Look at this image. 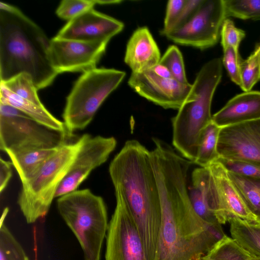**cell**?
I'll list each match as a JSON object with an SVG mask.
<instances>
[{"label": "cell", "mask_w": 260, "mask_h": 260, "mask_svg": "<svg viewBox=\"0 0 260 260\" xmlns=\"http://www.w3.org/2000/svg\"><path fill=\"white\" fill-rule=\"evenodd\" d=\"M188 192L191 205L197 214L208 224H220L200 191L192 186L188 189Z\"/></svg>", "instance_id": "cell-33"}, {"label": "cell", "mask_w": 260, "mask_h": 260, "mask_svg": "<svg viewBox=\"0 0 260 260\" xmlns=\"http://www.w3.org/2000/svg\"><path fill=\"white\" fill-rule=\"evenodd\" d=\"M230 172L260 183V166L248 162L218 158Z\"/></svg>", "instance_id": "cell-32"}, {"label": "cell", "mask_w": 260, "mask_h": 260, "mask_svg": "<svg viewBox=\"0 0 260 260\" xmlns=\"http://www.w3.org/2000/svg\"><path fill=\"white\" fill-rule=\"evenodd\" d=\"M109 174L142 239L148 260H155L161 220L150 151L136 140L127 141L111 161Z\"/></svg>", "instance_id": "cell-2"}, {"label": "cell", "mask_w": 260, "mask_h": 260, "mask_svg": "<svg viewBox=\"0 0 260 260\" xmlns=\"http://www.w3.org/2000/svg\"><path fill=\"white\" fill-rule=\"evenodd\" d=\"M228 174L246 207L260 224V183L229 171Z\"/></svg>", "instance_id": "cell-23"}, {"label": "cell", "mask_w": 260, "mask_h": 260, "mask_svg": "<svg viewBox=\"0 0 260 260\" xmlns=\"http://www.w3.org/2000/svg\"><path fill=\"white\" fill-rule=\"evenodd\" d=\"M260 119V91H244L234 96L212 117L220 128Z\"/></svg>", "instance_id": "cell-18"}, {"label": "cell", "mask_w": 260, "mask_h": 260, "mask_svg": "<svg viewBox=\"0 0 260 260\" xmlns=\"http://www.w3.org/2000/svg\"><path fill=\"white\" fill-rule=\"evenodd\" d=\"M220 37L223 49L231 47L239 54L240 45L245 37L243 30L237 27L232 20L226 18L222 24Z\"/></svg>", "instance_id": "cell-31"}, {"label": "cell", "mask_w": 260, "mask_h": 260, "mask_svg": "<svg viewBox=\"0 0 260 260\" xmlns=\"http://www.w3.org/2000/svg\"><path fill=\"white\" fill-rule=\"evenodd\" d=\"M240 260H260V257H256L251 255L243 248L241 252Z\"/></svg>", "instance_id": "cell-39"}, {"label": "cell", "mask_w": 260, "mask_h": 260, "mask_svg": "<svg viewBox=\"0 0 260 260\" xmlns=\"http://www.w3.org/2000/svg\"><path fill=\"white\" fill-rule=\"evenodd\" d=\"M159 63L168 68L174 79L183 84H190L186 75L182 54L176 46L171 45L167 48Z\"/></svg>", "instance_id": "cell-28"}, {"label": "cell", "mask_w": 260, "mask_h": 260, "mask_svg": "<svg viewBox=\"0 0 260 260\" xmlns=\"http://www.w3.org/2000/svg\"><path fill=\"white\" fill-rule=\"evenodd\" d=\"M229 222L233 239L251 255L260 257V224L236 217Z\"/></svg>", "instance_id": "cell-21"}, {"label": "cell", "mask_w": 260, "mask_h": 260, "mask_svg": "<svg viewBox=\"0 0 260 260\" xmlns=\"http://www.w3.org/2000/svg\"><path fill=\"white\" fill-rule=\"evenodd\" d=\"M0 102L12 106L40 124L69 137L63 122L55 117L44 105L39 106L22 99L2 84L0 85Z\"/></svg>", "instance_id": "cell-19"}, {"label": "cell", "mask_w": 260, "mask_h": 260, "mask_svg": "<svg viewBox=\"0 0 260 260\" xmlns=\"http://www.w3.org/2000/svg\"><path fill=\"white\" fill-rule=\"evenodd\" d=\"M151 161L161 211L155 260H204L226 235L191 205L187 178L192 162L174 150L156 153Z\"/></svg>", "instance_id": "cell-1"}, {"label": "cell", "mask_w": 260, "mask_h": 260, "mask_svg": "<svg viewBox=\"0 0 260 260\" xmlns=\"http://www.w3.org/2000/svg\"><path fill=\"white\" fill-rule=\"evenodd\" d=\"M222 59L204 64L192 84L190 92L172 120V144L182 156L194 162L201 134L212 121L211 104L222 76Z\"/></svg>", "instance_id": "cell-4"}, {"label": "cell", "mask_w": 260, "mask_h": 260, "mask_svg": "<svg viewBox=\"0 0 260 260\" xmlns=\"http://www.w3.org/2000/svg\"><path fill=\"white\" fill-rule=\"evenodd\" d=\"M215 189L216 210L215 216L221 224L233 217L258 223L249 211L240 193L231 180L228 171L218 160L208 167Z\"/></svg>", "instance_id": "cell-16"}, {"label": "cell", "mask_w": 260, "mask_h": 260, "mask_svg": "<svg viewBox=\"0 0 260 260\" xmlns=\"http://www.w3.org/2000/svg\"><path fill=\"white\" fill-rule=\"evenodd\" d=\"M223 55L222 58L223 66L225 68L231 80L241 87L242 84L241 76V62L242 59L231 47L223 49Z\"/></svg>", "instance_id": "cell-34"}, {"label": "cell", "mask_w": 260, "mask_h": 260, "mask_svg": "<svg viewBox=\"0 0 260 260\" xmlns=\"http://www.w3.org/2000/svg\"><path fill=\"white\" fill-rule=\"evenodd\" d=\"M225 15L239 19H260V0H223Z\"/></svg>", "instance_id": "cell-26"}, {"label": "cell", "mask_w": 260, "mask_h": 260, "mask_svg": "<svg viewBox=\"0 0 260 260\" xmlns=\"http://www.w3.org/2000/svg\"><path fill=\"white\" fill-rule=\"evenodd\" d=\"M56 205L79 241L84 260H100L109 225L103 199L89 189H77L57 198Z\"/></svg>", "instance_id": "cell-5"}, {"label": "cell", "mask_w": 260, "mask_h": 260, "mask_svg": "<svg viewBox=\"0 0 260 260\" xmlns=\"http://www.w3.org/2000/svg\"><path fill=\"white\" fill-rule=\"evenodd\" d=\"M203 2V0H185L180 16L173 30L181 27L188 21L196 13Z\"/></svg>", "instance_id": "cell-36"}, {"label": "cell", "mask_w": 260, "mask_h": 260, "mask_svg": "<svg viewBox=\"0 0 260 260\" xmlns=\"http://www.w3.org/2000/svg\"><path fill=\"white\" fill-rule=\"evenodd\" d=\"M242 247L233 239L226 236L220 241L204 260H240Z\"/></svg>", "instance_id": "cell-29"}, {"label": "cell", "mask_w": 260, "mask_h": 260, "mask_svg": "<svg viewBox=\"0 0 260 260\" xmlns=\"http://www.w3.org/2000/svg\"><path fill=\"white\" fill-rule=\"evenodd\" d=\"M123 27L122 22L92 8L68 21L55 37L108 43Z\"/></svg>", "instance_id": "cell-15"}, {"label": "cell", "mask_w": 260, "mask_h": 260, "mask_svg": "<svg viewBox=\"0 0 260 260\" xmlns=\"http://www.w3.org/2000/svg\"><path fill=\"white\" fill-rule=\"evenodd\" d=\"M260 44L245 60L241 62V89L249 91L260 80Z\"/></svg>", "instance_id": "cell-27"}, {"label": "cell", "mask_w": 260, "mask_h": 260, "mask_svg": "<svg viewBox=\"0 0 260 260\" xmlns=\"http://www.w3.org/2000/svg\"><path fill=\"white\" fill-rule=\"evenodd\" d=\"M151 70L159 77L165 78L174 79L168 68L159 62L153 67Z\"/></svg>", "instance_id": "cell-38"}, {"label": "cell", "mask_w": 260, "mask_h": 260, "mask_svg": "<svg viewBox=\"0 0 260 260\" xmlns=\"http://www.w3.org/2000/svg\"><path fill=\"white\" fill-rule=\"evenodd\" d=\"M95 0H63L57 7L56 14L68 21L85 11L93 8Z\"/></svg>", "instance_id": "cell-30"}, {"label": "cell", "mask_w": 260, "mask_h": 260, "mask_svg": "<svg viewBox=\"0 0 260 260\" xmlns=\"http://www.w3.org/2000/svg\"><path fill=\"white\" fill-rule=\"evenodd\" d=\"M116 144V140L113 137H92L86 134L68 173L57 190L55 198L77 190L93 170L107 161Z\"/></svg>", "instance_id": "cell-11"}, {"label": "cell", "mask_w": 260, "mask_h": 260, "mask_svg": "<svg viewBox=\"0 0 260 260\" xmlns=\"http://www.w3.org/2000/svg\"><path fill=\"white\" fill-rule=\"evenodd\" d=\"M226 18L223 0H203L188 21L165 36L176 44L206 49L217 44Z\"/></svg>", "instance_id": "cell-9"}, {"label": "cell", "mask_w": 260, "mask_h": 260, "mask_svg": "<svg viewBox=\"0 0 260 260\" xmlns=\"http://www.w3.org/2000/svg\"><path fill=\"white\" fill-rule=\"evenodd\" d=\"M8 212V208H6L1 218L0 260H29L22 247L5 223Z\"/></svg>", "instance_id": "cell-24"}, {"label": "cell", "mask_w": 260, "mask_h": 260, "mask_svg": "<svg viewBox=\"0 0 260 260\" xmlns=\"http://www.w3.org/2000/svg\"><path fill=\"white\" fill-rule=\"evenodd\" d=\"M5 87L18 96L39 106H43L37 93L32 77L27 73H21L4 82Z\"/></svg>", "instance_id": "cell-25"}, {"label": "cell", "mask_w": 260, "mask_h": 260, "mask_svg": "<svg viewBox=\"0 0 260 260\" xmlns=\"http://www.w3.org/2000/svg\"><path fill=\"white\" fill-rule=\"evenodd\" d=\"M259 44H260V43H259ZM259 62H260V54H259Z\"/></svg>", "instance_id": "cell-41"}, {"label": "cell", "mask_w": 260, "mask_h": 260, "mask_svg": "<svg viewBox=\"0 0 260 260\" xmlns=\"http://www.w3.org/2000/svg\"><path fill=\"white\" fill-rule=\"evenodd\" d=\"M106 235L105 260H148L139 230L121 196Z\"/></svg>", "instance_id": "cell-10"}, {"label": "cell", "mask_w": 260, "mask_h": 260, "mask_svg": "<svg viewBox=\"0 0 260 260\" xmlns=\"http://www.w3.org/2000/svg\"><path fill=\"white\" fill-rule=\"evenodd\" d=\"M160 58L159 48L149 29L146 26L138 28L127 42L124 56V62L132 73L151 70Z\"/></svg>", "instance_id": "cell-17"}, {"label": "cell", "mask_w": 260, "mask_h": 260, "mask_svg": "<svg viewBox=\"0 0 260 260\" xmlns=\"http://www.w3.org/2000/svg\"><path fill=\"white\" fill-rule=\"evenodd\" d=\"M122 1L119 0H106V1H101L95 0L96 4L99 5H111V4H117L121 3Z\"/></svg>", "instance_id": "cell-40"}, {"label": "cell", "mask_w": 260, "mask_h": 260, "mask_svg": "<svg viewBox=\"0 0 260 260\" xmlns=\"http://www.w3.org/2000/svg\"><path fill=\"white\" fill-rule=\"evenodd\" d=\"M86 134L64 143L28 180L22 183L17 203L28 223L46 215L61 182L68 173Z\"/></svg>", "instance_id": "cell-6"}, {"label": "cell", "mask_w": 260, "mask_h": 260, "mask_svg": "<svg viewBox=\"0 0 260 260\" xmlns=\"http://www.w3.org/2000/svg\"><path fill=\"white\" fill-rule=\"evenodd\" d=\"M66 137L19 110L13 114L0 115V148L7 154L57 147L66 142Z\"/></svg>", "instance_id": "cell-8"}, {"label": "cell", "mask_w": 260, "mask_h": 260, "mask_svg": "<svg viewBox=\"0 0 260 260\" xmlns=\"http://www.w3.org/2000/svg\"><path fill=\"white\" fill-rule=\"evenodd\" d=\"M107 44L54 37L50 40V61L58 74L67 72L84 73L96 68V64L105 52Z\"/></svg>", "instance_id": "cell-12"}, {"label": "cell", "mask_w": 260, "mask_h": 260, "mask_svg": "<svg viewBox=\"0 0 260 260\" xmlns=\"http://www.w3.org/2000/svg\"><path fill=\"white\" fill-rule=\"evenodd\" d=\"M128 84L139 95L155 104L177 110L187 100L192 87L191 84L159 77L151 70L132 73Z\"/></svg>", "instance_id": "cell-14"}, {"label": "cell", "mask_w": 260, "mask_h": 260, "mask_svg": "<svg viewBox=\"0 0 260 260\" xmlns=\"http://www.w3.org/2000/svg\"><path fill=\"white\" fill-rule=\"evenodd\" d=\"M185 0H170L167 4L164 27L161 34L164 36L171 31L177 22Z\"/></svg>", "instance_id": "cell-35"}, {"label": "cell", "mask_w": 260, "mask_h": 260, "mask_svg": "<svg viewBox=\"0 0 260 260\" xmlns=\"http://www.w3.org/2000/svg\"><path fill=\"white\" fill-rule=\"evenodd\" d=\"M50 40L17 8L0 3V80L21 73L31 76L37 89L49 86L58 74L50 59Z\"/></svg>", "instance_id": "cell-3"}, {"label": "cell", "mask_w": 260, "mask_h": 260, "mask_svg": "<svg viewBox=\"0 0 260 260\" xmlns=\"http://www.w3.org/2000/svg\"><path fill=\"white\" fill-rule=\"evenodd\" d=\"M219 158L260 166V119L221 128Z\"/></svg>", "instance_id": "cell-13"}, {"label": "cell", "mask_w": 260, "mask_h": 260, "mask_svg": "<svg viewBox=\"0 0 260 260\" xmlns=\"http://www.w3.org/2000/svg\"><path fill=\"white\" fill-rule=\"evenodd\" d=\"M221 128L212 121L203 129L193 163L206 168L219 158L217 144Z\"/></svg>", "instance_id": "cell-22"}, {"label": "cell", "mask_w": 260, "mask_h": 260, "mask_svg": "<svg viewBox=\"0 0 260 260\" xmlns=\"http://www.w3.org/2000/svg\"><path fill=\"white\" fill-rule=\"evenodd\" d=\"M60 146L52 148L30 149L16 153H9L7 154L22 183L30 178L49 158L55 154Z\"/></svg>", "instance_id": "cell-20"}, {"label": "cell", "mask_w": 260, "mask_h": 260, "mask_svg": "<svg viewBox=\"0 0 260 260\" xmlns=\"http://www.w3.org/2000/svg\"><path fill=\"white\" fill-rule=\"evenodd\" d=\"M11 161L0 159V192L5 189L12 175Z\"/></svg>", "instance_id": "cell-37"}, {"label": "cell", "mask_w": 260, "mask_h": 260, "mask_svg": "<svg viewBox=\"0 0 260 260\" xmlns=\"http://www.w3.org/2000/svg\"><path fill=\"white\" fill-rule=\"evenodd\" d=\"M125 75L123 71L106 68H96L83 73L67 98L62 114L69 136L91 122L101 105Z\"/></svg>", "instance_id": "cell-7"}]
</instances>
